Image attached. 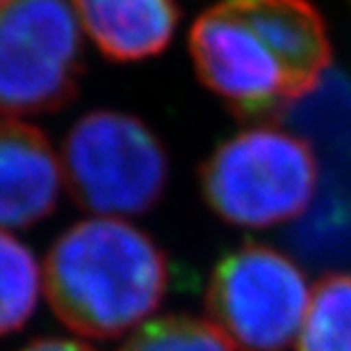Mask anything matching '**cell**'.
<instances>
[{"mask_svg":"<svg viewBox=\"0 0 351 351\" xmlns=\"http://www.w3.org/2000/svg\"><path fill=\"white\" fill-rule=\"evenodd\" d=\"M311 301L304 274L263 244H244L215 267L208 287L213 324L242 351H280L294 340Z\"/></svg>","mask_w":351,"mask_h":351,"instance_id":"cell-5","label":"cell"},{"mask_svg":"<svg viewBox=\"0 0 351 351\" xmlns=\"http://www.w3.org/2000/svg\"><path fill=\"white\" fill-rule=\"evenodd\" d=\"M294 247L308 263L351 265V201L322 189L292 233Z\"/></svg>","mask_w":351,"mask_h":351,"instance_id":"cell-11","label":"cell"},{"mask_svg":"<svg viewBox=\"0 0 351 351\" xmlns=\"http://www.w3.org/2000/svg\"><path fill=\"white\" fill-rule=\"evenodd\" d=\"M3 3H5V0H0V5H3Z\"/></svg>","mask_w":351,"mask_h":351,"instance_id":"cell-16","label":"cell"},{"mask_svg":"<svg viewBox=\"0 0 351 351\" xmlns=\"http://www.w3.org/2000/svg\"><path fill=\"white\" fill-rule=\"evenodd\" d=\"M299 351H351V276H326L315 287Z\"/></svg>","mask_w":351,"mask_h":351,"instance_id":"cell-12","label":"cell"},{"mask_svg":"<svg viewBox=\"0 0 351 351\" xmlns=\"http://www.w3.org/2000/svg\"><path fill=\"white\" fill-rule=\"evenodd\" d=\"M21 351H94V349L71 340H37Z\"/></svg>","mask_w":351,"mask_h":351,"instance_id":"cell-15","label":"cell"},{"mask_svg":"<svg viewBox=\"0 0 351 351\" xmlns=\"http://www.w3.org/2000/svg\"><path fill=\"white\" fill-rule=\"evenodd\" d=\"M80 25L114 62H142L171 44L178 25L176 0H73Z\"/></svg>","mask_w":351,"mask_h":351,"instance_id":"cell-9","label":"cell"},{"mask_svg":"<svg viewBox=\"0 0 351 351\" xmlns=\"http://www.w3.org/2000/svg\"><path fill=\"white\" fill-rule=\"evenodd\" d=\"M62 180L44 132L16 119L0 121V228H25L51 215Z\"/></svg>","mask_w":351,"mask_h":351,"instance_id":"cell-7","label":"cell"},{"mask_svg":"<svg viewBox=\"0 0 351 351\" xmlns=\"http://www.w3.org/2000/svg\"><path fill=\"white\" fill-rule=\"evenodd\" d=\"M292 119L308 135L313 151L322 153V189L351 201V85L340 75L326 85L319 82L290 108Z\"/></svg>","mask_w":351,"mask_h":351,"instance_id":"cell-10","label":"cell"},{"mask_svg":"<svg viewBox=\"0 0 351 351\" xmlns=\"http://www.w3.org/2000/svg\"><path fill=\"white\" fill-rule=\"evenodd\" d=\"M39 287V265L30 249L0 230V338L30 319Z\"/></svg>","mask_w":351,"mask_h":351,"instance_id":"cell-13","label":"cell"},{"mask_svg":"<svg viewBox=\"0 0 351 351\" xmlns=\"http://www.w3.org/2000/svg\"><path fill=\"white\" fill-rule=\"evenodd\" d=\"M319 162L292 132L254 128L226 139L201 169L208 206L235 226L265 228L304 215L315 199Z\"/></svg>","mask_w":351,"mask_h":351,"instance_id":"cell-2","label":"cell"},{"mask_svg":"<svg viewBox=\"0 0 351 351\" xmlns=\"http://www.w3.org/2000/svg\"><path fill=\"white\" fill-rule=\"evenodd\" d=\"M230 5L276 55L294 103L326 78L331 44L324 19L308 0H230Z\"/></svg>","mask_w":351,"mask_h":351,"instance_id":"cell-8","label":"cell"},{"mask_svg":"<svg viewBox=\"0 0 351 351\" xmlns=\"http://www.w3.org/2000/svg\"><path fill=\"white\" fill-rule=\"evenodd\" d=\"M121 351H235V345L213 322L176 315L142 324Z\"/></svg>","mask_w":351,"mask_h":351,"instance_id":"cell-14","label":"cell"},{"mask_svg":"<svg viewBox=\"0 0 351 351\" xmlns=\"http://www.w3.org/2000/svg\"><path fill=\"white\" fill-rule=\"evenodd\" d=\"M189 53L203 85L237 117L258 119L285 112L294 103L285 69L230 0L194 21Z\"/></svg>","mask_w":351,"mask_h":351,"instance_id":"cell-6","label":"cell"},{"mask_svg":"<svg viewBox=\"0 0 351 351\" xmlns=\"http://www.w3.org/2000/svg\"><path fill=\"white\" fill-rule=\"evenodd\" d=\"M169 267L160 247L114 217L64 230L44 265V290L71 331L110 340L132 331L162 301Z\"/></svg>","mask_w":351,"mask_h":351,"instance_id":"cell-1","label":"cell"},{"mask_svg":"<svg viewBox=\"0 0 351 351\" xmlns=\"http://www.w3.org/2000/svg\"><path fill=\"white\" fill-rule=\"evenodd\" d=\"M62 178L80 208L101 217L142 215L162 196L169 158L142 119L117 110L87 112L62 149Z\"/></svg>","mask_w":351,"mask_h":351,"instance_id":"cell-3","label":"cell"},{"mask_svg":"<svg viewBox=\"0 0 351 351\" xmlns=\"http://www.w3.org/2000/svg\"><path fill=\"white\" fill-rule=\"evenodd\" d=\"M85 51L71 0L0 5V114L62 110L78 94Z\"/></svg>","mask_w":351,"mask_h":351,"instance_id":"cell-4","label":"cell"}]
</instances>
